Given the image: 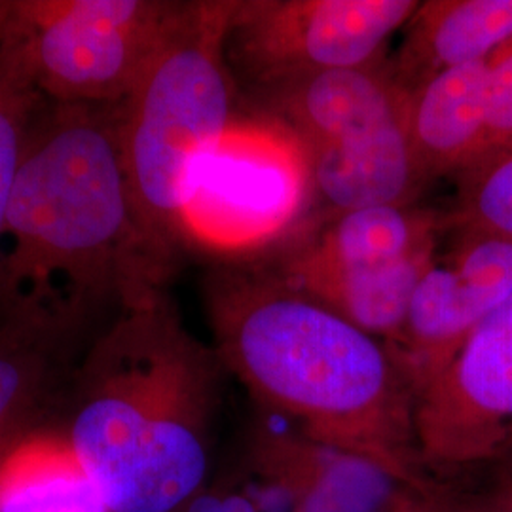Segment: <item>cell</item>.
Returning a JSON list of instances; mask_svg holds the SVG:
<instances>
[{
	"label": "cell",
	"instance_id": "obj_11",
	"mask_svg": "<svg viewBox=\"0 0 512 512\" xmlns=\"http://www.w3.org/2000/svg\"><path fill=\"white\" fill-rule=\"evenodd\" d=\"M448 215L412 205H378L330 215L281 247L268 270L277 275L382 268L437 249Z\"/></svg>",
	"mask_w": 512,
	"mask_h": 512
},
{
	"label": "cell",
	"instance_id": "obj_19",
	"mask_svg": "<svg viewBox=\"0 0 512 512\" xmlns=\"http://www.w3.org/2000/svg\"><path fill=\"white\" fill-rule=\"evenodd\" d=\"M467 512H512V486L501 488L490 501H484L480 507Z\"/></svg>",
	"mask_w": 512,
	"mask_h": 512
},
{
	"label": "cell",
	"instance_id": "obj_7",
	"mask_svg": "<svg viewBox=\"0 0 512 512\" xmlns=\"http://www.w3.org/2000/svg\"><path fill=\"white\" fill-rule=\"evenodd\" d=\"M179 4L12 0L8 35L44 101L118 107L160 48Z\"/></svg>",
	"mask_w": 512,
	"mask_h": 512
},
{
	"label": "cell",
	"instance_id": "obj_4",
	"mask_svg": "<svg viewBox=\"0 0 512 512\" xmlns=\"http://www.w3.org/2000/svg\"><path fill=\"white\" fill-rule=\"evenodd\" d=\"M234 2H181L145 73L118 105L141 255L160 291L186 247L183 215L194 179L238 114L226 55Z\"/></svg>",
	"mask_w": 512,
	"mask_h": 512
},
{
	"label": "cell",
	"instance_id": "obj_6",
	"mask_svg": "<svg viewBox=\"0 0 512 512\" xmlns=\"http://www.w3.org/2000/svg\"><path fill=\"white\" fill-rule=\"evenodd\" d=\"M313 200L308 158L293 131L277 118L236 114L192 184L184 245L241 262L300 236Z\"/></svg>",
	"mask_w": 512,
	"mask_h": 512
},
{
	"label": "cell",
	"instance_id": "obj_10",
	"mask_svg": "<svg viewBox=\"0 0 512 512\" xmlns=\"http://www.w3.org/2000/svg\"><path fill=\"white\" fill-rule=\"evenodd\" d=\"M412 296L399 338L387 348L418 397L467 336L512 294V239L448 230Z\"/></svg>",
	"mask_w": 512,
	"mask_h": 512
},
{
	"label": "cell",
	"instance_id": "obj_1",
	"mask_svg": "<svg viewBox=\"0 0 512 512\" xmlns=\"http://www.w3.org/2000/svg\"><path fill=\"white\" fill-rule=\"evenodd\" d=\"M213 348L256 403L304 439L363 459L421 494L416 393L391 349L264 264L228 262L205 283Z\"/></svg>",
	"mask_w": 512,
	"mask_h": 512
},
{
	"label": "cell",
	"instance_id": "obj_18",
	"mask_svg": "<svg viewBox=\"0 0 512 512\" xmlns=\"http://www.w3.org/2000/svg\"><path fill=\"white\" fill-rule=\"evenodd\" d=\"M511 141L512 40L488 59L486 122H484V133H482V143H480L476 162L490 156L495 150L509 145Z\"/></svg>",
	"mask_w": 512,
	"mask_h": 512
},
{
	"label": "cell",
	"instance_id": "obj_2",
	"mask_svg": "<svg viewBox=\"0 0 512 512\" xmlns=\"http://www.w3.org/2000/svg\"><path fill=\"white\" fill-rule=\"evenodd\" d=\"M162 293L141 255L118 107L44 101L0 245V317L90 342L110 306Z\"/></svg>",
	"mask_w": 512,
	"mask_h": 512
},
{
	"label": "cell",
	"instance_id": "obj_12",
	"mask_svg": "<svg viewBox=\"0 0 512 512\" xmlns=\"http://www.w3.org/2000/svg\"><path fill=\"white\" fill-rule=\"evenodd\" d=\"M88 344L0 317V461L21 440L57 423Z\"/></svg>",
	"mask_w": 512,
	"mask_h": 512
},
{
	"label": "cell",
	"instance_id": "obj_9",
	"mask_svg": "<svg viewBox=\"0 0 512 512\" xmlns=\"http://www.w3.org/2000/svg\"><path fill=\"white\" fill-rule=\"evenodd\" d=\"M423 465L458 469L512 446V294L416 397Z\"/></svg>",
	"mask_w": 512,
	"mask_h": 512
},
{
	"label": "cell",
	"instance_id": "obj_3",
	"mask_svg": "<svg viewBox=\"0 0 512 512\" xmlns=\"http://www.w3.org/2000/svg\"><path fill=\"white\" fill-rule=\"evenodd\" d=\"M226 368L162 293L82 353L54 427L109 512H181L205 488Z\"/></svg>",
	"mask_w": 512,
	"mask_h": 512
},
{
	"label": "cell",
	"instance_id": "obj_14",
	"mask_svg": "<svg viewBox=\"0 0 512 512\" xmlns=\"http://www.w3.org/2000/svg\"><path fill=\"white\" fill-rule=\"evenodd\" d=\"M488 97V59L433 76L410 93L408 129L425 179L463 173L480 152Z\"/></svg>",
	"mask_w": 512,
	"mask_h": 512
},
{
	"label": "cell",
	"instance_id": "obj_5",
	"mask_svg": "<svg viewBox=\"0 0 512 512\" xmlns=\"http://www.w3.org/2000/svg\"><path fill=\"white\" fill-rule=\"evenodd\" d=\"M264 95L304 148L315 202L329 217L418 203L429 181L410 139V92L391 63L315 74Z\"/></svg>",
	"mask_w": 512,
	"mask_h": 512
},
{
	"label": "cell",
	"instance_id": "obj_13",
	"mask_svg": "<svg viewBox=\"0 0 512 512\" xmlns=\"http://www.w3.org/2000/svg\"><path fill=\"white\" fill-rule=\"evenodd\" d=\"M391 63L408 92L454 67L486 61L512 40V0H427L404 25Z\"/></svg>",
	"mask_w": 512,
	"mask_h": 512
},
{
	"label": "cell",
	"instance_id": "obj_8",
	"mask_svg": "<svg viewBox=\"0 0 512 512\" xmlns=\"http://www.w3.org/2000/svg\"><path fill=\"white\" fill-rule=\"evenodd\" d=\"M418 0H236L226 38L232 69L262 92L384 59Z\"/></svg>",
	"mask_w": 512,
	"mask_h": 512
},
{
	"label": "cell",
	"instance_id": "obj_16",
	"mask_svg": "<svg viewBox=\"0 0 512 512\" xmlns=\"http://www.w3.org/2000/svg\"><path fill=\"white\" fill-rule=\"evenodd\" d=\"M42 103L44 97L38 93L18 42L6 31L0 42V245L23 150Z\"/></svg>",
	"mask_w": 512,
	"mask_h": 512
},
{
	"label": "cell",
	"instance_id": "obj_20",
	"mask_svg": "<svg viewBox=\"0 0 512 512\" xmlns=\"http://www.w3.org/2000/svg\"><path fill=\"white\" fill-rule=\"evenodd\" d=\"M10 14H12V0H0V42L8 31L10 23Z\"/></svg>",
	"mask_w": 512,
	"mask_h": 512
},
{
	"label": "cell",
	"instance_id": "obj_21",
	"mask_svg": "<svg viewBox=\"0 0 512 512\" xmlns=\"http://www.w3.org/2000/svg\"><path fill=\"white\" fill-rule=\"evenodd\" d=\"M511 450H512V446H511Z\"/></svg>",
	"mask_w": 512,
	"mask_h": 512
},
{
	"label": "cell",
	"instance_id": "obj_15",
	"mask_svg": "<svg viewBox=\"0 0 512 512\" xmlns=\"http://www.w3.org/2000/svg\"><path fill=\"white\" fill-rule=\"evenodd\" d=\"M0 512H109L59 429L50 425L0 461Z\"/></svg>",
	"mask_w": 512,
	"mask_h": 512
},
{
	"label": "cell",
	"instance_id": "obj_17",
	"mask_svg": "<svg viewBox=\"0 0 512 512\" xmlns=\"http://www.w3.org/2000/svg\"><path fill=\"white\" fill-rule=\"evenodd\" d=\"M450 230L512 239V141L458 175Z\"/></svg>",
	"mask_w": 512,
	"mask_h": 512
}]
</instances>
